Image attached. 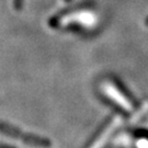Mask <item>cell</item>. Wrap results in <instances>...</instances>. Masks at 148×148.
I'll return each instance as SVG.
<instances>
[{
	"label": "cell",
	"instance_id": "6da1fadb",
	"mask_svg": "<svg viewBox=\"0 0 148 148\" xmlns=\"http://www.w3.org/2000/svg\"><path fill=\"white\" fill-rule=\"evenodd\" d=\"M120 121H121V117L120 116L113 117L111 121L108 123V125L104 127V130L101 132V134L99 135V137L95 140V143H93V145H92V147L91 148H101V146L103 145V143L108 139L109 135L116 128V126L119 125Z\"/></svg>",
	"mask_w": 148,
	"mask_h": 148
},
{
	"label": "cell",
	"instance_id": "7a4b0ae2",
	"mask_svg": "<svg viewBox=\"0 0 148 148\" xmlns=\"http://www.w3.org/2000/svg\"><path fill=\"white\" fill-rule=\"evenodd\" d=\"M146 24H147V25H148V19H147V22H146Z\"/></svg>",
	"mask_w": 148,
	"mask_h": 148
}]
</instances>
